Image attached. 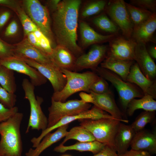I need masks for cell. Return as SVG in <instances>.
I'll return each mask as SVG.
<instances>
[{
	"label": "cell",
	"mask_w": 156,
	"mask_h": 156,
	"mask_svg": "<svg viewBox=\"0 0 156 156\" xmlns=\"http://www.w3.org/2000/svg\"><path fill=\"white\" fill-rule=\"evenodd\" d=\"M81 1L63 0L52 15L53 34L57 45L64 47L77 57L83 54L77 44L79 11Z\"/></svg>",
	"instance_id": "obj_1"
},
{
	"label": "cell",
	"mask_w": 156,
	"mask_h": 156,
	"mask_svg": "<svg viewBox=\"0 0 156 156\" xmlns=\"http://www.w3.org/2000/svg\"><path fill=\"white\" fill-rule=\"evenodd\" d=\"M23 117V114L18 112L0 123V156H22L20 127Z\"/></svg>",
	"instance_id": "obj_2"
},
{
	"label": "cell",
	"mask_w": 156,
	"mask_h": 156,
	"mask_svg": "<svg viewBox=\"0 0 156 156\" xmlns=\"http://www.w3.org/2000/svg\"><path fill=\"white\" fill-rule=\"evenodd\" d=\"M61 70L65 76L67 82L62 91L53 93L51 99L56 101L65 102L70 96L79 91L89 93L91 86L100 77L94 71L79 73L63 69Z\"/></svg>",
	"instance_id": "obj_3"
},
{
	"label": "cell",
	"mask_w": 156,
	"mask_h": 156,
	"mask_svg": "<svg viewBox=\"0 0 156 156\" xmlns=\"http://www.w3.org/2000/svg\"><path fill=\"white\" fill-rule=\"evenodd\" d=\"M92 70L99 76L109 81L116 88L122 107L125 113L128 104L132 99L141 98L144 95L136 85L124 81L118 75L108 70L98 66Z\"/></svg>",
	"instance_id": "obj_4"
},
{
	"label": "cell",
	"mask_w": 156,
	"mask_h": 156,
	"mask_svg": "<svg viewBox=\"0 0 156 156\" xmlns=\"http://www.w3.org/2000/svg\"><path fill=\"white\" fill-rule=\"evenodd\" d=\"M93 135L96 140L115 149L114 139L121 121L114 118L78 120Z\"/></svg>",
	"instance_id": "obj_5"
},
{
	"label": "cell",
	"mask_w": 156,
	"mask_h": 156,
	"mask_svg": "<svg viewBox=\"0 0 156 156\" xmlns=\"http://www.w3.org/2000/svg\"><path fill=\"white\" fill-rule=\"evenodd\" d=\"M22 86L25 92L24 98L27 99L30 106V114L26 133L29 129L42 131L47 127L48 118L43 112L41 105L43 99L39 96H35V86L27 79H24Z\"/></svg>",
	"instance_id": "obj_6"
},
{
	"label": "cell",
	"mask_w": 156,
	"mask_h": 156,
	"mask_svg": "<svg viewBox=\"0 0 156 156\" xmlns=\"http://www.w3.org/2000/svg\"><path fill=\"white\" fill-rule=\"evenodd\" d=\"M23 7L27 14L54 48L55 37L51 27V21L48 10L37 0L23 1Z\"/></svg>",
	"instance_id": "obj_7"
},
{
	"label": "cell",
	"mask_w": 156,
	"mask_h": 156,
	"mask_svg": "<svg viewBox=\"0 0 156 156\" xmlns=\"http://www.w3.org/2000/svg\"><path fill=\"white\" fill-rule=\"evenodd\" d=\"M91 106L82 100L75 99L62 102L51 99V105L48 109L47 128L53 126L64 117L76 115L88 110Z\"/></svg>",
	"instance_id": "obj_8"
},
{
	"label": "cell",
	"mask_w": 156,
	"mask_h": 156,
	"mask_svg": "<svg viewBox=\"0 0 156 156\" xmlns=\"http://www.w3.org/2000/svg\"><path fill=\"white\" fill-rule=\"evenodd\" d=\"M105 13L121 31L124 36L131 39L133 25L123 0L108 1L104 10Z\"/></svg>",
	"instance_id": "obj_9"
},
{
	"label": "cell",
	"mask_w": 156,
	"mask_h": 156,
	"mask_svg": "<svg viewBox=\"0 0 156 156\" xmlns=\"http://www.w3.org/2000/svg\"><path fill=\"white\" fill-rule=\"evenodd\" d=\"M113 118L110 115L94 105L91 109L82 112L77 115L64 117L53 126L47 128L42 131L40 135L38 137H34L31 139V142L32 144V147L36 148L44 137L47 133L61 126L69 124L74 120L82 119L95 120L102 118Z\"/></svg>",
	"instance_id": "obj_10"
},
{
	"label": "cell",
	"mask_w": 156,
	"mask_h": 156,
	"mask_svg": "<svg viewBox=\"0 0 156 156\" xmlns=\"http://www.w3.org/2000/svg\"><path fill=\"white\" fill-rule=\"evenodd\" d=\"M19 58L37 70L48 79L51 84L54 92H60L64 87L67 82L66 78L61 69L55 64H42L28 59Z\"/></svg>",
	"instance_id": "obj_11"
},
{
	"label": "cell",
	"mask_w": 156,
	"mask_h": 156,
	"mask_svg": "<svg viewBox=\"0 0 156 156\" xmlns=\"http://www.w3.org/2000/svg\"><path fill=\"white\" fill-rule=\"evenodd\" d=\"M107 56L127 61H134L137 43L132 38L116 35L109 42Z\"/></svg>",
	"instance_id": "obj_12"
},
{
	"label": "cell",
	"mask_w": 156,
	"mask_h": 156,
	"mask_svg": "<svg viewBox=\"0 0 156 156\" xmlns=\"http://www.w3.org/2000/svg\"><path fill=\"white\" fill-rule=\"evenodd\" d=\"M108 46L98 44L93 45L88 52L77 58L74 72L85 69L96 68L107 56Z\"/></svg>",
	"instance_id": "obj_13"
},
{
	"label": "cell",
	"mask_w": 156,
	"mask_h": 156,
	"mask_svg": "<svg viewBox=\"0 0 156 156\" xmlns=\"http://www.w3.org/2000/svg\"><path fill=\"white\" fill-rule=\"evenodd\" d=\"M0 62L2 66L29 76L35 86L43 85L47 81V79L37 70L20 58L13 57L0 60Z\"/></svg>",
	"instance_id": "obj_14"
},
{
	"label": "cell",
	"mask_w": 156,
	"mask_h": 156,
	"mask_svg": "<svg viewBox=\"0 0 156 156\" xmlns=\"http://www.w3.org/2000/svg\"><path fill=\"white\" fill-rule=\"evenodd\" d=\"M14 46V57L31 59L42 64H54L49 56L32 45L26 37Z\"/></svg>",
	"instance_id": "obj_15"
},
{
	"label": "cell",
	"mask_w": 156,
	"mask_h": 156,
	"mask_svg": "<svg viewBox=\"0 0 156 156\" xmlns=\"http://www.w3.org/2000/svg\"><path fill=\"white\" fill-rule=\"evenodd\" d=\"M134 54V60L136 61L143 75L151 80H155L156 65L148 53L146 44L137 43Z\"/></svg>",
	"instance_id": "obj_16"
},
{
	"label": "cell",
	"mask_w": 156,
	"mask_h": 156,
	"mask_svg": "<svg viewBox=\"0 0 156 156\" xmlns=\"http://www.w3.org/2000/svg\"><path fill=\"white\" fill-rule=\"evenodd\" d=\"M94 105L103 111L109 113L114 118L121 122L128 123V121L123 118L124 114L117 106L111 91L103 94H99L90 91Z\"/></svg>",
	"instance_id": "obj_17"
},
{
	"label": "cell",
	"mask_w": 156,
	"mask_h": 156,
	"mask_svg": "<svg viewBox=\"0 0 156 156\" xmlns=\"http://www.w3.org/2000/svg\"><path fill=\"white\" fill-rule=\"evenodd\" d=\"M126 81L134 84L139 87L144 94H148L156 98V81L146 78L142 73L136 63H133L130 68Z\"/></svg>",
	"instance_id": "obj_18"
},
{
	"label": "cell",
	"mask_w": 156,
	"mask_h": 156,
	"mask_svg": "<svg viewBox=\"0 0 156 156\" xmlns=\"http://www.w3.org/2000/svg\"><path fill=\"white\" fill-rule=\"evenodd\" d=\"M131 149L156 153V132L144 129L136 133L130 145Z\"/></svg>",
	"instance_id": "obj_19"
},
{
	"label": "cell",
	"mask_w": 156,
	"mask_h": 156,
	"mask_svg": "<svg viewBox=\"0 0 156 156\" xmlns=\"http://www.w3.org/2000/svg\"><path fill=\"white\" fill-rule=\"evenodd\" d=\"M156 30V13H153L146 21L133 29L131 38L137 43L146 44L152 42L155 43L154 34Z\"/></svg>",
	"instance_id": "obj_20"
},
{
	"label": "cell",
	"mask_w": 156,
	"mask_h": 156,
	"mask_svg": "<svg viewBox=\"0 0 156 156\" xmlns=\"http://www.w3.org/2000/svg\"><path fill=\"white\" fill-rule=\"evenodd\" d=\"M79 29L81 44L85 48L99 43L109 42L117 34L103 35L94 30L87 23L81 21Z\"/></svg>",
	"instance_id": "obj_21"
},
{
	"label": "cell",
	"mask_w": 156,
	"mask_h": 156,
	"mask_svg": "<svg viewBox=\"0 0 156 156\" xmlns=\"http://www.w3.org/2000/svg\"><path fill=\"white\" fill-rule=\"evenodd\" d=\"M50 57L60 69H63L74 72L76 57L68 49L59 45L53 48Z\"/></svg>",
	"instance_id": "obj_22"
},
{
	"label": "cell",
	"mask_w": 156,
	"mask_h": 156,
	"mask_svg": "<svg viewBox=\"0 0 156 156\" xmlns=\"http://www.w3.org/2000/svg\"><path fill=\"white\" fill-rule=\"evenodd\" d=\"M136 133L130 125L121 122L114 139L115 149L118 155L128 150Z\"/></svg>",
	"instance_id": "obj_23"
},
{
	"label": "cell",
	"mask_w": 156,
	"mask_h": 156,
	"mask_svg": "<svg viewBox=\"0 0 156 156\" xmlns=\"http://www.w3.org/2000/svg\"><path fill=\"white\" fill-rule=\"evenodd\" d=\"M68 125L61 126L53 133L47 134L34 149H29L25 156H39L47 148L65 137L68 132Z\"/></svg>",
	"instance_id": "obj_24"
},
{
	"label": "cell",
	"mask_w": 156,
	"mask_h": 156,
	"mask_svg": "<svg viewBox=\"0 0 156 156\" xmlns=\"http://www.w3.org/2000/svg\"><path fill=\"white\" fill-rule=\"evenodd\" d=\"M134 61L124 60L107 56L101 63V67L108 70L126 81L130 68Z\"/></svg>",
	"instance_id": "obj_25"
},
{
	"label": "cell",
	"mask_w": 156,
	"mask_h": 156,
	"mask_svg": "<svg viewBox=\"0 0 156 156\" xmlns=\"http://www.w3.org/2000/svg\"><path fill=\"white\" fill-rule=\"evenodd\" d=\"M106 145L97 141L88 142H79L68 146L60 144L55 147L53 151L63 153L69 150H76L80 152L89 151L95 155L101 151Z\"/></svg>",
	"instance_id": "obj_26"
},
{
	"label": "cell",
	"mask_w": 156,
	"mask_h": 156,
	"mask_svg": "<svg viewBox=\"0 0 156 156\" xmlns=\"http://www.w3.org/2000/svg\"><path fill=\"white\" fill-rule=\"evenodd\" d=\"M140 109L145 111H155L156 101L152 96L148 94H144L140 99H133L128 104L126 114L129 116H131L135 111Z\"/></svg>",
	"instance_id": "obj_27"
},
{
	"label": "cell",
	"mask_w": 156,
	"mask_h": 156,
	"mask_svg": "<svg viewBox=\"0 0 156 156\" xmlns=\"http://www.w3.org/2000/svg\"><path fill=\"white\" fill-rule=\"evenodd\" d=\"M126 8L134 28H135L148 20L153 12L125 2Z\"/></svg>",
	"instance_id": "obj_28"
},
{
	"label": "cell",
	"mask_w": 156,
	"mask_h": 156,
	"mask_svg": "<svg viewBox=\"0 0 156 156\" xmlns=\"http://www.w3.org/2000/svg\"><path fill=\"white\" fill-rule=\"evenodd\" d=\"M65 137L60 144L64 145L66 142L70 139L76 140L79 142H88L96 140L92 134L81 125L72 128L68 131Z\"/></svg>",
	"instance_id": "obj_29"
},
{
	"label": "cell",
	"mask_w": 156,
	"mask_h": 156,
	"mask_svg": "<svg viewBox=\"0 0 156 156\" xmlns=\"http://www.w3.org/2000/svg\"><path fill=\"white\" fill-rule=\"evenodd\" d=\"M92 22L97 28L109 34H118L119 29L105 13L97 15L92 19Z\"/></svg>",
	"instance_id": "obj_30"
},
{
	"label": "cell",
	"mask_w": 156,
	"mask_h": 156,
	"mask_svg": "<svg viewBox=\"0 0 156 156\" xmlns=\"http://www.w3.org/2000/svg\"><path fill=\"white\" fill-rule=\"evenodd\" d=\"M0 85L11 93H14L16 90L14 71L1 65L0 67Z\"/></svg>",
	"instance_id": "obj_31"
},
{
	"label": "cell",
	"mask_w": 156,
	"mask_h": 156,
	"mask_svg": "<svg viewBox=\"0 0 156 156\" xmlns=\"http://www.w3.org/2000/svg\"><path fill=\"white\" fill-rule=\"evenodd\" d=\"M108 1L105 0H94L89 1L83 7L81 16L86 18L99 14L104 10Z\"/></svg>",
	"instance_id": "obj_32"
},
{
	"label": "cell",
	"mask_w": 156,
	"mask_h": 156,
	"mask_svg": "<svg viewBox=\"0 0 156 156\" xmlns=\"http://www.w3.org/2000/svg\"><path fill=\"white\" fill-rule=\"evenodd\" d=\"M155 111H144L137 117L130 125L136 133L144 129L148 124L152 122L155 119Z\"/></svg>",
	"instance_id": "obj_33"
},
{
	"label": "cell",
	"mask_w": 156,
	"mask_h": 156,
	"mask_svg": "<svg viewBox=\"0 0 156 156\" xmlns=\"http://www.w3.org/2000/svg\"><path fill=\"white\" fill-rule=\"evenodd\" d=\"M18 16L22 25L24 37L29 34L34 32L38 28L32 21L25 11L23 6L21 5L15 12Z\"/></svg>",
	"instance_id": "obj_34"
},
{
	"label": "cell",
	"mask_w": 156,
	"mask_h": 156,
	"mask_svg": "<svg viewBox=\"0 0 156 156\" xmlns=\"http://www.w3.org/2000/svg\"><path fill=\"white\" fill-rule=\"evenodd\" d=\"M34 33L38 40L41 51L50 57L53 50L50 41L39 29Z\"/></svg>",
	"instance_id": "obj_35"
},
{
	"label": "cell",
	"mask_w": 156,
	"mask_h": 156,
	"mask_svg": "<svg viewBox=\"0 0 156 156\" xmlns=\"http://www.w3.org/2000/svg\"><path fill=\"white\" fill-rule=\"evenodd\" d=\"M16 101V96L14 93H10L0 85V103L7 108L15 107Z\"/></svg>",
	"instance_id": "obj_36"
},
{
	"label": "cell",
	"mask_w": 156,
	"mask_h": 156,
	"mask_svg": "<svg viewBox=\"0 0 156 156\" xmlns=\"http://www.w3.org/2000/svg\"><path fill=\"white\" fill-rule=\"evenodd\" d=\"M90 92L94 93L102 94L110 92L109 85L105 79L100 76L99 78L91 86Z\"/></svg>",
	"instance_id": "obj_37"
},
{
	"label": "cell",
	"mask_w": 156,
	"mask_h": 156,
	"mask_svg": "<svg viewBox=\"0 0 156 156\" xmlns=\"http://www.w3.org/2000/svg\"><path fill=\"white\" fill-rule=\"evenodd\" d=\"M131 4L153 13L156 12V0H130Z\"/></svg>",
	"instance_id": "obj_38"
},
{
	"label": "cell",
	"mask_w": 156,
	"mask_h": 156,
	"mask_svg": "<svg viewBox=\"0 0 156 156\" xmlns=\"http://www.w3.org/2000/svg\"><path fill=\"white\" fill-rule=\"evenodd\" d=\"M14 45L10 44L0 38V60L14 57Z\"/></svg>",
	"instance_id": "obj_39"
},
{
	"label": "cell",
	"mask_w": 156,
	"mask_h": 156,
	"mask_svg": "<svg viewBox=\"0 0 156 156\" xmlns=\"http://www.w3.org/2000/svg\"><path fill=\"white\" fill-rule=\"evenodd\" d=\"M18 111V108L17 107L9 108L0 103V123L6 121Z\"/></svg>",
	"instance_id": "obj_40"
},
{
	"label": "cell",
	"mask_w": 156,
	"mask_h": 156,
	"mask_svg": "<svg viewBox=\"0 0 156 156\" xmlns=\"http://www.w3.org/2000/svg\"><path fill=\"white\" fill-rule=\"evenodd\" d=\"M18 30V24L15 20L12 21L6 27L4 34L5 36L10 37L15 35Z\"/></svg>",
	"instance_id": "obj_41"
},
{
	"label": "cell",
	"mask_w": 156,
	"mask_h": 156,
	"mask_svg": "<svg viewBox=\"0 0 156 156\" xmlns=\"http://www.w3.org/2000/svg\"><path fill=\"white\" fill-rule=\"evenodd\" d=\"M93 156H118V155L115 149L106 145L101 151Z\"/></svg>",
	"instance_id": "obj_42"
},
{
	"label": "cell",
	"mask_w": 156,
	"mask_h": 156,
	"mask_svg": "<svg viewBox=\"0 0 156 156\" xmlns=\"http://www.w3.org/2000/svg\"><path fill=\"white\" fill-rule=\"evenodd\" d=\"M0 5L8 7L15 12L21 5L19 1L12 0H0Z\"/></svg>",
	"instance_id": "obj_43"
},
{
	"label": "cell",
	"mask_w": 156,
	"mask_h": 156,
	"mask_svg": "<svg viewBox=\"0 0 156 156\" xmlns=\"http://www.w3.org/2000/svg\"><path fill=\"white\" fill-rule=\"evenodd\" d=\"M118 156H151L148 153L144 151H136L131 149Z\"/></svg>",
	"instance_id": "obj_44"
},
{
	"label": "cell",
	"mask_w": 156,
	"mask_h": 156,
	"mask_svg": "<svg viewBox=\"0 0 156 156\" xmlns=\"http://www.w3.org/2000/svg\"><path fill=\"white\" fill-rule=\"evenodd\" d=\"M24 37L26 38L28 41L32 45L42 51L38 40L34 32L30 33Z\"/></svg>",
	"instance_id": "obj_45"
},
{
	"label": "cell",
	"mask_w": 156,
	"mask_h": 156,
	"mask_svg": "<svg viewBox=\"0 0 156 156\" xmlns=\"http://www.w3.org/2000/svg\"><path fill=\"white\" fill-rule=\"evenodd\" d=\"M11 13L8 11L3 12L0 14V29L3 27L9 20Z\"/></svg>",
	"instance_id": "obj_46"
},
{
	"label": "cell",
	"mask_w": 156,
	"mask_h": 156,
	"mask_svg": "<svg viewBox=\"0 0 156 156\" xmlns=\"http://www.w3.org/2000/svg\"><path fill=\"white\" fill-rule=\"evenodd\" d=\"M80 96L81 98V99L84 102L89 103H92L93 98L92 96L90 93L89 94H86L82 92L80 94Z\"/></svg>",
	"instance_id": "obj_47"
},
{
	"label": "cell",
	"mask_w": 156,
	"mask_h": 156,
	"mask_svg": "<svg viewBox=\"0 0 156 156\" xmlns=\"http://www.w3.org/2000/svg\"><path fill=\"white\" fill-rule=\"evenodd\" d=\"M61 0H51L48 1V4L50 9L53 12L57 9L58 5Z\"/></svg>",
	"instance_id": "obj_48"
},
{
	"label": "cell",
	"mask_w": 156,
	"mask_h": 156,
	"mask_svg": "<svg viewBox=\"0 0 156 156\" xmlns=\"http://www.w3.org/2000/svg\"><path fill=\"white\" fill-rule=\"evenodd\" d=\"M148 53L150 56L154 59H156V47L155 45H154L151 47L148 50Z\"/></svg>",
	"instance_id": "obj_49"
},
{
	"label": "cell",
	"mask_w": 156,
	"mask_h": 156,
	"mask_svg": "<svg viewBox=\"0 0 156 156\" xmlns=\"http://www.w3.org/2000/svg\"><path fill=\"white\" fill-rule=\"evenodd\" d=\"M62 156H71L70 155H62Z\"/></svg>",
	"instance_id": "obj_50"
},
{
	"label": "cell",
	"mask_w": 156,
	"mask_h": 156,
	"mask_svg": "<svg viewBox=\"0 0 156 156\" xmlns=\"http://www.w3.org/2000/svg\"><path fill=\"white\" fill-rule=\"evenodd\" d=\"M1 64L0 62V67H1Z\"/></svg>",
	"instance_id": "obj_51"
}]
</instances>
